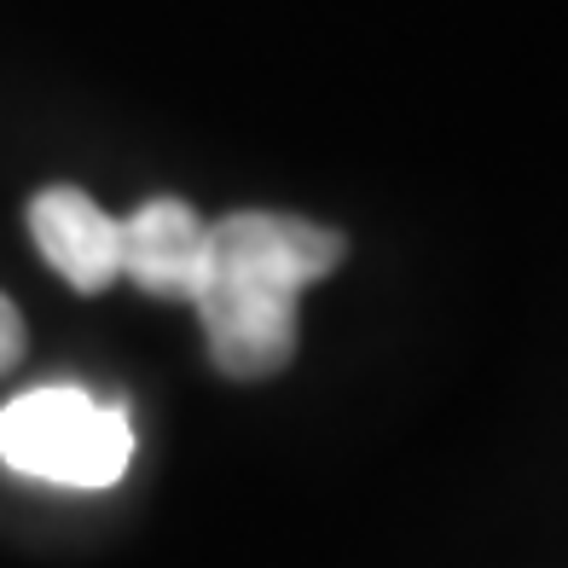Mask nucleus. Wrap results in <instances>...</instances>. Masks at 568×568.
<instances>
[{
    "mask_svg": "<svg viewBox=\"0 0 568 568\" xmlns=\"http://www.w3.org/2000/svg\"><path fill=\"white\" fill-rule=\"evenodd\" d=\"M203 232L192 203L180 197H151L122 221V278H134L158 302H192V284L203 267Z\"/></svg>",
    "mask_w": 568,
    "mask_h": 568,
    "instance_id": "20e7f679",
    "label": "nucleus"
},
{
    "mask_svg": "<svg viewBox=\"0 0 568 568\" xmlns=\"http://www.w3.org/2000/svg\"><path fill=\"white\" fill-rule=\"evenodd\" d=\"M30 239L41 262L82 296H99L122 278V221L75 186H47L30 197Z\"/></svg>",
    "mask_w": 568,
    "mask_h": 568,
    "instance_id": "7ed1b4c3",
    "label": "nucleus"
},
{
    "mask_svg": "<svg viewBox=\"0 0 568 568\" xmlns=\"http://www.w3.org/2000/svg\"><path fill=\"white\" fill-rule=\"evenodd\" d=\"M18 359H23V320H18V307L0 296V377H7Z\"/></svg>",
    "mask_w": 568,
    "mask_h": 568,
    "instance_id": "39448f33",
    "label": "nucleus"
},
{
    "mask_svg": "<svg viewBox=\"0 0 568 568\" xmlns=\"http://www.w3.org/2000/svg\"><path fill=\"white\" fill-rule=\"evenodd\" d=\"M0 464L23 481L99 494L134 464V418L122 400H99L82 383H41L0 406Z\"/></svg>",
    "mask_w": 568,
    "mask_h": 568,
    "instance_id": "f03ea898",
    "label": "nucleus"
},
{
    "mask_svg": "<svg viewBox=\"0 0 568 568\" xmlns=\"http://www.w3.org/2000/svg\"><path fill=\"white\" fill-rule=\"evenodd\" d=\"M343 232L302 215L239 210L203 232L192 307L210 337L215 372L262 383L291 366L302 291L343 267Z\"/></svg>",
    "mask_w": 568,
    "mask_h": 568,
    "instance_id": "f257e3e1",
    "label": "nucleus"
}]
</instances>
